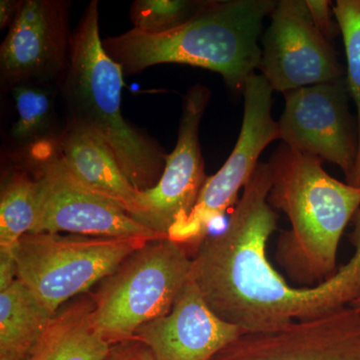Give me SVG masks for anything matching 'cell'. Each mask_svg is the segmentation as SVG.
<instances>
[{
	"label": "cell",
	"mask_w": 360,
	"mask_h": 360,
	"mask_svg": "<svg viewBox=\"0 0 360 360\" xmlns=\"http://www.w3.org/2000/svg\"><path fill=\"white\" fill-rule=\"evenodd\" d=\"M270 187L269 163L259 162L224 231L207 236L191 257V277L208 307L250 333L276 330L350 303L340 276L314 288H297L270 264L266 245L278 220L269 202Z\"/></svg>",
	"instance_id": "6da1fadb"
},
{
	"label": "cell",
	"mask_w": 360,
	"mask_h": 360,
	"mask_svg": "<svg viewBox=\"0 0 360 360\" xmlns=\"http://www.w3.org/2000/svg\"><path fill=\"white\" fill-rule=\"evenodd\" d=\"M322 162L283 142L269 161V205L285 213L291 226L279 234L276 259L297 288L335 276L341 238L360 210V187L333 179Z\"/></svg>",
	"instance_id": "7a4b0ae2"
},
{
	"label": "cell",
	"mask_w": 360,
	"mask_h": 360,
	"mask_svg": "<svg viewBox=\"0 0 360 360\" xmlns=\"http://www.w3.org/2000/svg\"><path fill=\"white\" fill-rule=\"evenodd\" d=\"M274 0H208L198 15L176 30L146 34L130 30L103 40L106 53L124 77L165 63H179L219 73L233 91L259 68L258 44Z\"/></svg>",
	"instance_id": "3957f363"
},
{
	"label": "cell",
	"mask_w": 360,
	"mask_h": 360,
	"mask_svg": "<svg viewBox=\"0 0 360 360\" xmlns=\"http://www.w3.org/2000/svg\"><path fill=\"white\" fill-rule=\"evenodd\" d=\"M97 0L90 1L72 32L70 63L58 84L66 122L103 141L132 186L149 191L160 181L167 155L122 115L124 75L104 49Z\"/></svg>",
	"instance_id": "277c9868"
},
{
	"label": "cell",
	"mask_w": 360,
	"mask_h": 360,
	"mask_svg": "<svg viewBox=\"0 0 360 360\" xmlns=\"http://www.w3.org/2000/svg\"><path fill=\"white\" fill-rule=\"evenodd\" d=\"M191 267L186 246L169 238L135 250L91 293L97 333L110 345L134 338L142 326L170 311Z\"/></svg>",
	"instance_id": "5b68a950"
},
{
	"label": "cell",
	"mask_w": 360,
	"mask_h": 360,
	"mask_svg": "<svg viewBox=\"0 0 360 360\" xmlns=\"http://www.w3.org/2000/svg\"><path fill=\"white\" fill-rule=\"evenodd\" d=\"M148 241L49 232L25 234L16 246L18 279L54 315L65 303L89 292Z\"/></svg>",
	"instance_id": "8992f818"
},
{
	"label": "cell",
	"mask_w": 360,
	"mask_h": 360,
	"mask_svg": "<svg viewBox=\"0 0 360 360\" xmlns=\"http://www.w3.org/2000/svg\"><path fill=\"white\" fill-rule=\"evenodd\" d=\"M20 158H25L39 184V215L32 233L165 238L132 219L112 200L84 186L65 165L56 141L39 144Z\"/></svg>",
	"instance_id": "52a82bcc"
},
{
	"label": "cell",
	"mask_w": 360,
	"mask_h": 360,
	"mask_svg": "<svg viewBox=\"0 0 360 360\" xmlns=\"http://www.w3.org/2000/svg\"><path fill=\"white\" fill-rule=\"evenodd\" d=\"M243 94V125L233 150L219 172L207 177L188 217L168 233V238L186 248H196L207 238L212 222L238 202L239 191L250 181L262 151L279 139L278 123L271 113L274 89L264 75H251Z\"/></svg>",
	"instance_id": "ba28073f"
},
{
	"label": "cell",
	"mask_w": 360,
	"mask_h": 360,
	"mask_svg": "<svg viewBox=\"0 0 360 360\" xmlns=\"http://www.w3.org/2000/svg\"><path fill=\"white\" fill-rule=\"evenodd\" d=\"M347 78L291 90L278 123L283 143L338 165L347 184L359 151L357 122L348 110Z\"/></svg>",
	"instance_id": "9c48e42d"
},
{
	"label": "cell",
	"mask_w": 360,
	"mask_h": 360,
	"mask_svg": "<svg viewBox=\"0 0 360 360\" xmlns=\"http://www.w3.org/2000/svg\"><path fill=\"white\" fill-rule=\"evenodd\" d=\"M212 92L198 84L182 98L179 136L167 156L165 172L153 188L141 191L132 217L151 231L168 238L174 224L188 217L208 176L200 141L201 120Z\"/></svg>",
	"instance_id": "30bf717a"
},
{
	"label": "cell",
	"mask_w": 360,
	"mask_h": 360,
	"mask_svg": "<svg viewBox=\"0 0 360 360\" xmlns=\"http://www.w3.org/2000/svg\"><path fill=\"white\" fill-rule=\"evenodd\" d=\"M270 18L258 70L274 91L284 94L345 77L335 49L317 30L305 0H279Z\"/></svg>",
	"instance_id": "8fae6325"
},
{
	"label": "cell",
	"mask_w": 360,
	"mask_h": 360,
	"mask_svg": "<svg viewBox=\"0 0 360 360\" xmlns=\"http://www.w3.org/2000/svg\"><path fill=\"white\" fill-rule=\"evenodd\" d=\"M70 1L23 0L0 47V82L58 84L70 63Z\"/></svg>",
	"instance_id": "7c38bea8"
},
{
	"label": "cell",
	"mask_w": 360,
	"mask_h": 360,
	"mask_svg": "<svg viewBox=\"0 0 360 360\" xmlns=\"http://www.w3.org/2000/svg\"><path fill=\"white\" fill-rule=\"evenodd\" d=\"M212 360H360V307L269 331H246Z\"/></svg>",
	"instance_id": "4fadbf2b"
},
{
	"label": "cell",
	"mask_w": 360,
	"mask_h": 360,
	"mask_svg": "<svg viewBox=\"0 0 360 360\" xmlns=\"http://www.w3.org/2000/svg\"><path fill=\"white\" fill-rule=\"evenodd\" d=\"M245 333L212 311L191 277L170 311L142 326L134 338L148 345L155 360H212Z\"/></svg>",
	"instance_id": "5bb4252c"
},
{
	"label": "cell",
	"mask_w": 360,
	"mask_h": 360,
	"mask_svg": "<svg viewBox=\"0 0 360 360\" xmlns=\"http://www.w3.org/2000/svg\"><path fill=\"white\" fill-rule=\"evenodd\" d=\"M56 146L77 179L91 191L112 200L132 217L141 191L125 176L115 155L103 141L65 122Z\"/></svg>",
	"instance_id": "9a60e30c"
},
{
	"label": "cell",
	"mask_w": 360,
	"mask_h": 360,
	"mask_svg": "<svg viewBox=\"0 0 360 360\" xmlns=\"http://www.w3.org/2000/svg\"><path fill=\"white\" fill-rule=\"evenodd\" d=\"M94 309L89 292L65 303L25 360L103 359L111 345L96 331Z\"/></svg>",
	"instance_id": "2e32d148"
},
{
	"label": "cell",
	"mask_w": 360,
	"mask_h": 360,
	"mask_svg": "<svg viewBox=\"0 0 360 360\" xmlns=\"http://www.w3.org/2000/svg\"><path fill=\"white\" fill-rule=\"evenodd\" d=\"M53 314L20 279L0 291V360H25Z\"/></svg>",
	"instance_id": "e0dca14e"
},
{
	"label": "cell",
	"mask_w": 360,
	"mask_h": 360,
	"mask_svg": "<svg viewBox=\"0 0 360 360\" xmlns=\"http://www.w3.org/2000/svg\"><path fill=\"white\" fill-rule=\"evenodd\" d=\"M15 104L18 120L11 130V141L18 155H26L37 146L58 141L56 101L58 84L21 82L8 89Z\"/></svg>",
	"instance_id": "ac0fdd59"
},
{
	"label": "cell",
	"mask_w": 360,
	"mask_h": 360,
	"mask_svg": "<svg viewBox=\"0 0 360 360\" xmlns=\"http://www.w3.org/2000/svg\"><path fill=\"white\" fill-rule=\"evenodd\" d=\"M39 215V184L34 176L15 170L7 177L0 195V250H14L32 233Z\"/></svg>",
	"instance_id": "d6986e66"
},
{
	"label": "cell",
	"mask_w": 360,
	"mask_h": 360,
	"mask_svg": "<svg viewBox=\"0 0 360 360\" xmlns=\"http://www.w3.org/2000/svg\"><path fill=\"white\" fill-rule=\"evenodd\" d=\"M208 0H135L129 18L137 32L161 34L186 25L202 11Z\"/></svg>",
	"instance_id": "ffe728a7"
},
{
	"label": "cell",
	"mask_w": 360,
	"mask_h": 360,
	"mask_svg": "<svg viewBox=\"0 0 360 360\" xmlns=\"http://www.w3.org/2000/svg\"><path fill=\"white\" fill-rule=\"evenodd\" d=\"M333 11L345 42L348 92L357 110L359 151L354 176L349 184L360 187V0H338L335 6H333Z\"/></svg>",
	"instance_id": "44dd1931"
},
{
	"label": "cell",
	"mask_w": 360,
	"mask_h": 360,
	"mask_svg": "<svg viewBox=\"0 0 360 360\" xmlns=\"http://www.w3.org/2000/svg\"><path fill=\"white\" fill-rule=\"evenodd\" d=\"M305 4L317 30L329 42L335 39L340 33V28L333 13V2L328 0H305Z\"/></svg>",
	"instance_id": "7402d4cb"
},
{
	"label": "cell",
	"mask_w": 360,
	"mask_h": 360,
	"mask_svg": "<svg viewBox=\"0 0 360 360\" xmlns=\"http://www.w3.org/2000/svg\"><path fill=\"white\" fill-rule=\"evenodd\" d=\"M101 360H155L148 345L136 338H130L111 345L110 352Z\"/></svg>",
	"instance_id": "603a6c76"
},
{
	"label": "cell",
	"mask_w": 360,
	"mask_h": 360,
	"mask_svg": "<svg viewBox=\"0 0 360 360\" xmlns=\"http://www.w3.org/2000/svg\"><path fill=\"white\" fill-rule=\"evenodd\" d=\"M15 250H0V291L6 290L18 279Z\"/></svg>",
	"instance_id": "cb8c5ba5"
},
{
	"label": "cell",
	"mask_w": 360,
	"mask_h": 360,
	"mask_svg": "<svg viewBox=\"0 0 360 360\" xmlns=\"http://www.w3.org/2000/svg\"><path fill=\"white\" fill-rule=\"evenodd\" d=\"M23 0H1L0 1V30L11 27L22 6Z\"/></svg>",
	"instance_id": "d4e9b609"
},
{
	"label": "cell",
	"mask_w": 360,
	"mask_h": 360,
	"mask_svg": "<svg viewBox=\"0 0 360 360\" xmlns=\"http://www.w3.org/2000/svg\"><path fill=\"white\" fill-rule=\"evenodd\" d=\"M350 305H354V307H360V297L357 298V300H355V302L354 303H352V304H350Z\"/></svg>",
	"instance_id": "484cf974"
}]
</instances>
